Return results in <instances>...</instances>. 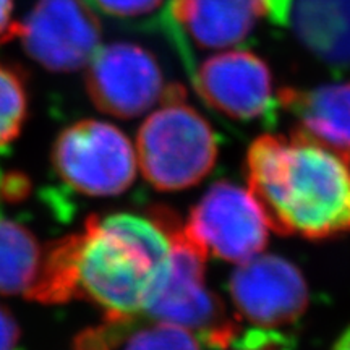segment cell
<instances>
[{"label": "cell", "instance_id": "cell-3", "mask_svg": "<svg viewBox=\"0 0 350 350\" xmlns=\"http://www.w3.org/2000/svg\"><path fill=\"white\" fill-rule=\"evenodd\" d=\"M167 261L159 262L98 216L88 217L77 234L75 299L100 306L106 321L131 323L135 314L144 312L156 275Z\"/></svg>", "mask_w": 350, "mask_h": 350}, {"label": "cell", "instance_id": "cell-18", "mask_svg": "<svg viewBox=\"0 0 350 350\" xmlns=\"http://www.w3.org/2000/svg\"><path fill=\"white\" fill-rule=\"evenodd\" d=\"M100 10L113 16L131 18L148 15L163 5L164 0H93Z\"/></svg>", "mask_w": 350, "mask_h": 350}, {"label": "cell", "instance_id": "cell-9", "mask_svg": "<svg viewBox=\"0 0 350 350\" xmlns=\"http://www.w3.org/2000/svg\"><path fill=\"white\" fill-rule=\"evenodd\" d=\"M103 29L83 0H38L20 25L29 57L52 72H75L99 49Z\"/></svg>", "mask_w": 350, "mask_h": 350}, {"label": "cell", "instance_id": "cell-7", "mask_svg": "<svg viewBox=\"0 0 350 350\" xmlns=\"http://www.w3.org/2000/svg\"><path fill=\"white\" fill-rule=\"evenodd\" d=\"M164 75L150 51L133 42L99 47L88 62L86 91L100 112L135 119L164 94Z\"/></svg>", "mask_w": 350, "mask_h": 350}, {"label": "cell", "instance_id": "cell-20", "mask_svg": "<svg viewBox=\"0 0 350 350\" xmlns=\"http://www.w3.org/2000/svg\"><path fill=\"white\" fill-rule=\"evenodd\" d=\"M20 36V23L13 16V0H0V44Z\"/></svg>", "mask_w": 350, "mask_h": 350}, {"label": "cell", "instance_id": "cell-4", "mask_svg": "<svg viewBox=\"0 0 350 350\" xmlns=\"http://www.w3.org/2000/svg\"><path fill=\"white\" fill-rule=\"evenodd\" d=\"M161 104L138 131L137 161L156 190H185L213 170L217 139L208 120L185 103L180 85L165 86Z\"/></svg>", "mask_w": 350, "mask_h": 350}, {"label": "cell", "instance_id": "cell-6", "mask_svg": "<svg viewBox=\"0 0 350 350\" xmlns=\"http://www.w3.org/2000/svg\"><path fill=\"white\" fill-rule=\"evenodd\" d=\"M183 230L206 255L232 262L252 260L265 250L269 226L250 190L217 182L190 211Z\"/></svg>", "mask_w": 350, "mask_h": 350}, {"label": "cell", "instance_id": "cell-16", "mask_svg": "<svg viewBox=\"0 0 350 350\" xmlns=\"http://www.w3.org/2000/svg\"><path fill=\"white\" fill-rule=\"evenodd\" d=\"M125 350H200L193 332L159 321L131 336Z\"/></svg>", "mask_w": 350, "mask_h": 350}, {"label": "cell", "instance_id": "cell-1", "mask_svg": "<svg viewBox=\"0 0 350 350\" xmlns=\"http://www.w3.org/2000/svg\"><path fill=\"white\" fill-rule=\"evenodd\" d=\"M245 172L269 229L308 240L350 234L349 157L297 129L291 138H256Z\"/></svg>", "mask_w": 350, "mask_h": 350}, {"label": "cell", "instance_id": "cell-8", "mask_svg": "<svg viewBox=\"0 0 350 350\" xmlns=\"http://www.w3.org/2000/svg\"><path fill=\"white\" fill-rule=\"evenodd\" d=\"M229 291L240 317L262 332L295 325L308 306L304 274L281 256L258 255L240 262L230 275Z\"/></svg>", "mask_w": 350, "mask_h": 350}, {"label": "cell", "instance_id": "cell-5", "mask_svg": "<svg viewBox=\"0 0 350 350\" xmlns=\"http://www.w3.org/2000/svg\"><path fill=\"white\" fill-rule=\"evenodd\" d=\"M62 180L88 196H116L137 177V151L124 131L107 122L80 120L67 126L52 148Z\"/></svg>", "mask_w": 350, "mask_h": 350}, {"label": "cell", "instance_id": "cell-14", "mask_svg": "<svg viewBox=\"0 0 350 350\" xmlns=\"http://www.w3.org/2000/svg\"><path fill=\"white\" fill-rule=\"evenodd\" d=\"M42 247L18 222L0 219V295L28 294L36 279Z\"/></svg>", "mask_w": 350, "mask_h": 350}, {"label": "cell", "instance_id": "cell-17", "mask_svg": "<svg viewBox=\"0 0 350 350\" xmlns=\"http://www.w3.org/2000/svg\"><path fill=\"white\" fill-rule=\"evenodd\" d=\"M129 326V323L106 321V325L83 332L77 339V350H112L117 344V339L122 334V329Z\"/></svg>", "mask_w": 350, "mask_h": 350}, {"label": "cell", "instance_id": "cell-19", "mask_svg": "<svg viewBox=\"0 0 350 350\" xmlns=\"http://www.w3.org/2000/svg\"><path fill=\"white\" fill-rule=\"evenodd\" d=\"M21 331L7 306L0 305V350H20Z\"/></svg>", "mask_w": 350, "mask_h": 350}, {"label": "cell", "instance_id": "cell-10", "mask_svg": "<svg viewBox=\"0 0 350 350\" xmlns=\"http://www.w3.org/2000/svg\"><path fill=\"white\" fill-rule=\"evenodd\" d=\"M191 78L200 98L229 119H260L273 106L271 70L250 51H227L208 57Z\"/></svg>", "mask_w": 350, "mask_h": 350}, {"label": "cell", "instance_id": "cell-15", "mask_svg": "<svg viewBox=\"0 0 350 350\" xmlns=\"http://www.w3.org/2000/svg\"><path fill=\"white\" fill-rule=\"evenodd\" d=\"M28 113L25 78L15 68L0 64V150L20 135Z\"/></svg>", "mask_w": 350, "mask_h": 350}, {"label": "cell", "instance_id": "cell-11", "mask_svg": "<svg viewBox=\"0 0 350 350\" xmlns=\"http://www.w3.org/2000/svg\"><path fill=\"white\" fill-rule=\"evenodd\" d=\"M266 0H172L169 20L200 49H226L247 39L265 13Z\"/></svg>", "mask_w": 350, "mask_h": 350}, {"label": "cell", "instance_id": "cell-13", "mask_svg": "<svg viewBox=\"0 0 350 350\" xmlns=\"http://www.w3.org/2000/svg\"><path fill=\"white\" fill-rule=\"evenodd\" d=\"M279 103L299 119V130L350 159V81L282 90Z\"/></svg>", "mask_w": 350, "mask_h": 350}, {"label": "cell", "instance_id": "cell-21", "mask_svg": "<svg viewBox=\"0 0 350 350\" xmlns=\"http://www.w3.org/2000/svg\"><path fill=\"white\" fill-rule=\"evenodd\" d=\"M332 350H350V327L342 332Z\"/></svg>", "mask_w": 350, "mask_h": 350}, {"label": "cell", "instance_id": "cell-12", "mask_svg": "<svg viewBox=\"0 0 350 350\" xmlns=\"http://www.w3.org/2000/svg\"><path fill=\"white\" fill-rule=\"evenodd\" d=\"M286 20L323 64L350 68V0H288Z\"/></svg>", "mask_w": 350, "mask_h": 350}, {"label": "cell", "instance_id": "cell-2", "mask_svg": "<svg viewBox=\"0 0 350 350\" xmlns=\"http://www.w3.org/2000/svg\"><path fill=\"white\" fill-rule=\"evenodd\" d=\"M172 240L167 265L152 284L144 313L157 321L185 327L213 349H227L239 336V323L204 282L208 255L183 230L172 209L152 206L150 211Z\"/></svg>", "mask_w": 350, "mask_h": 350}]
</instances>
